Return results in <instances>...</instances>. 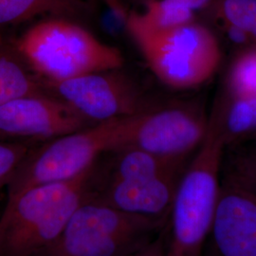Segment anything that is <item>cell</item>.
Masks as SVG:
<instances>
[{
	"mask_svg": "<svg viewBox=\"0 0 256 256\" xmlns=\"http://www.w3.org/2000/svg\"><path fill=\"white\" fill-rule=\"evenodd\" d=\"M208 124L205 110L196 102L150 108L120 120L111 151L137 148L164 156L191 158L206 137Z\"/></svg>",
	"mask_w": 256,
	"mask_h": 256,
	"instance_id": "52a82bcc",
	"label": "cell"
},
{
	"mask_svg": "<svg viewBox=\"0 0 256 256\" xmlns=\"http://www.w3.org/2000/svg\"><path fill=\"white\" fill-rule=\"evenodd\" d=\"M1 188H2V187H0V190H1Z\"/></svg>",
	"mask_w": 256,
	"mask_h": 256,
	"instance_id": "484cf974",
	"label": "cell"
},
{
	"mask_svg": "<svg viewBox=\"0 0 256 256\" xmlns=\"http://www.w3.org/2000/svg\"><path fill=\"white\" fill-rule=\"evenodd\" d=\"M46 93L43 81L27 70L18 54L0 50V106L19 97Z\"/></svg>",
	"mask_w": 256,
	"mask_h": 256,
	"instance_id": "9a60e30c",
	"label": "cell"
},
{
	"mask_svg": "<svg viewBox=\"0 0 256 256\" xmlns=\"http://www.w3.org/2000/svg\"><path fill=\"white\" fill-rule=\"evenodd\" d=\"M16 52L46 82H60L84 74L120 70L124 58L74 20L48 18L19 37Z\"/></svg>",
	"mask_w": 256,
	"mask_h": 256,
	"instance_id": "3957f363",
	"label": "cell"
},
{
	"mask_svg": "<svg viewBox=\"0 0 256 256\" xmlns=\"http://www.w3.org/2000/svg\"><path fill=\"white\" fill-rule=\"evenodd\" d=\"M124 24L152 72L172 88H198L210 80L220 66L218 39L203 21L154 30L144 25L136 12H131Z\"/></svg>",
	"mask_w": 256,
	"mask_h": 256,
	"instance_id": "277c9868",
	"label": "cell"
},
{
	"mask_svg": "<svg viewBox=\"0 0 256 256\" xmlns=\"http://www.w3.org/2000/svg\"><path fill=\"white\" fill-rule=\"evenodd\" d=\"M120 119L95 124L32 148L10 178L8 198L48 183L74 180L113 148Z\"/></svg>",
	"mask_w": 256,
	"mask_h": 256,
	"instance_id": "8992f818",
	"label": "cell"
},
{
	"mask_svg": "<svg viewBox=\"0 0 256 256\" xmlns=\"http://www.w3.org/2000/svg\"><path fill=\"white\" fill-rule=\"evenodd\" d=\"M221 180L232 183L256 196V146L230 153L222 160Z\"/></svg>",
	"mask_w": 256,
	"mask_h": 256,
	"instance_id": "e0dca14e",
	"label": "cell"
},
{
	"mask_svg": "<svg viewBox=\"0 0 256 256\" xmlns=\"http://www.w3.org/2000/svg\"><path fill=\"white\" fill-rule=\"evenodd\" d=\"M90 9V0H0V27L22 23L39 16L74 20Z\"/></svg>",
	"mask_w": 256,
	"mask_h": 256,
	"instance_id": "4fadbf2b",
	"label": "cell"
},
{
	"mask_svg": "<svg viewBox=\"0 0 256 256\" xmlns=\"http://www.w3.org/2000/svg\"><path fill=\"white\" fill-rule=\"evenodd\" d=\"M214 24L220 26L221 32L224 34V36L226 37L230 43L236 48V50L245 46L256 45L252 38L240 28L225 21H216Z\"/></svg>",
	"mask_w": 256,
	"mask_h": 256,
	"instance_id": "44dd1931",
	"label": "cell"
},
{
	"mask_svg": "<svg viewBox=\"0 0 256 256\" xmlns=\"http://www.w3.org/2000/svg\"><path fill=\"white\" fill-rule=\"evenodd\" d=\"M224 93L229 97H256V45L238 50L229 66Z\"/></svg>",
	"mask_w": 256,
	"mask_h": 256,
	"instance_id": "2e32d148",
	"label": "cell"
},
{
	"mask_svg": "<svg viewBox=\"0 0 256 256\" xmlns=\"http://www.w3.org/2000/svg\"><path fill=\"white\" fill-rule=\"evenodd\" d=\"M225 142L214 104L206 137L178 184L164 228L166 256H202L220 196Z\"/></svg>",
	"mask_w": 256,
	"mask_h": 256,
	"instance_id": "6da1fadb",
	"label": "cell"
},
{
	"mask_svg": "<svg viewBox=\"0 0 256 256\" xmlns=\"http://www.w3.org/2000/svg\"><path fill=\"white\" fill-rule=\"evenodd\" d=\"M225 147L256 134V97H229L224 92L214 102Z\"/></svg>",
	"mask_w": 256,
	"mask_h": 256,
	"instance_id": "5bb4252c",
	"label": "cell"
},
{
	"mask_svg": "<svg viewBox=\"0 0 256 256\" xmlns=\"http://www.w3.org/2000/svg\"><path fill=\"white\" fill-rule=\"evenodd\" d=\"M111 153L114 156L104 170L95 162L88 192L108 183L182 173L192 158L164 156L137 148L119 149Z\"/></svg>",
	"mask_w": 256,
	"mask_h": 256,
	"instance_id": "7c38bea8",
	"label": "cell"
},
{
	"mask_svg": "<svg viewBox=\"0 0 256 256\" xmlns=\"http://www.w3.org/2000/svg\"><path fill=\"white\" fill-rule=\"evenodd\" d=\"M93 124L66 102L46 93L19 97L0 106V138L52 140Z\"/></svg>",
	"mask_w": 256,
	"mask_h": 256,
	"instance_id": "9c48e42d",
	"label": "cell"
},
{
	"mask_svg": "<svg viewBox=\"0 0 256 256\" xmlns=\"http://www.w3.org/2000/svg\"><path fill=\"white\" fill-rule=\"evenodd\" d=\"M128 256H166L164 229L153 241Z\"/></svg>",
	"mask_w": 256,
	"mask_h": 256,
	"instance_id": "7402d4cb",
	"label": "cell"
},
{
	"mask_svg": "<svg viewBox=\"0 0 256 256\" xmlns=\"http://www.w3.org/2000/svg\"><path fill=\"white\" fill-rule=\"evenodd\" d=\"M43 84L46 92L93 124L133 116L152 108L135 84L119 70Z\"/></svg>",
	"mask_w": 256,
	"mask_h": 256,
	"instance_id": "ba28073f",
	"label": "cell"
},
{
	"mask_svg": "<svg viewBox=\"0 0 256 256\" xmlns=\"http://www.w3.org/2000/svg\"><path fill=\"white\" fill-rule=\"evenodd\" d=\"M93 166L74 180L38 185L8 198L0 218V256L45 252L86 200Z\"/></svg>",
	"mask_w": 256,
	"mask_h": 256,
	"instance_id": "7a4b0ae2",
	"label": "cell"
},
{
	"mask_svg": "<svg viewBox=\"0 0 256 256\" xmlns=\"http://www.w3.org/2000/svg\"><path fill=\"white\" fill-rule=\"evenodd\" d=\"M166 222L84 200L39 256H128L153 241Z\"/></svg>",
	"mask_w": 256,
	"mask_h": 256,
	"instance_id": "5b68a950",
	"label": "cell"
},
{
	"mask_svg": "<svg viewBox=\"0 0 256 256\" xmlns=\"http://www.w3.org/2000/svg\"><path fill=\"white\" fill-rule=\"evenodd\" d=\"M4 186V184H2V183H0V187H3Z\"/></svg>",
	"mask_w": 256,
	"mask_h": 256,
	"instance_id": "d4e9b609",
	"label": "cell"
},
{
	"mask_svg": "<svg viewBox=\"0 0 256 256\" xmlns=\"http://www.w3.org/2000/svg\"><path fill=\"white\" fill-rule=\"evenodd\" d=\"M182 173L108 183L88 191L86 200L101 203L130 214L168 218Z\"/></svg>",
	"mask_w": 256,
	"mask_h": 256,
	"instance_id": "8fae6325",
	"label": "cell"
},
{
	"mask_svg": "<svg viewBox=\"0 0 256 256\" xmlns=\"http://www.w3.org/2000/svg\"><path fill=\"white\" fill-rule=\"evenodd\" d=\"M216 21L240 28L256 45V0H221L212 23Z\"/></svg>",
	"mask_w": 256,
	"mask_h": 256,
	"instance_id": "ac0fdd59",
	"label": "cell"
},
{
	"mask_svg": "<svg viewBox=\"0 0 256 256\" xmlns=\"http://www.w3.org/2000/svg\"><path fill=\"white\" fill-rule=\"evenodd\" d=\"M110 9L112 10L116 14H118L120 18L124 21V19L126 18L128 16V12L126 10L124 5H122V3H120L118 0H102Z\"/></svg>",
	"mask_w": 256,
	"mask_h": 256,
	"instance_id": "603a6c76",
	"label": "cell"
},
{
	"mask_svg": "<svg viewBox=\"0 0 256 256\" xmlns=\"http://www.w3.org/2000/svg\"><path fill=\"white\" fill-rule=\"evenodd\" d=\"M32 148L28 144L0 142V183L7 184Z\"/></svg>",
	"mask_w": 256,
	"mask_h": 256,
	"instance_id": "d6986e66",
	"label": "cell"
},
{
	"mask_svg": "<svg viewBox=\"0 0 256 256\" xmlns=\"http://www.w3.org/2000/svg\"><path fill=\"white\" fill-rule=\"evenodd\" d=\"M202 256H256V196L221 180Z\"/></svg>",
	"mask_w": 256,
	"mask_h": 256,
	"instance_id": "30bf717a",
	"label": "cell"
},
{
	"mask_svg": "<svg viewBox=\"0 0 256 256\" xmlns=\"http://www.w3.org/2000/svg\"><path fill=\"white\" fill-rule=\"evenodd\" d=\"M119 1L120 3H122V5H124V0H118Z\"/></svg>",
	"mask_w": 256,
	"mask_h": 256,
	"instance_id": "cb8c5ba5",
	"label": "cell"
},
{
	"mask_svg": "<svg viewBox=\"0 0 256 256\" xmlns=\"http://www.w3.org/2000/svg\"><path fill=\"white\" fill-rule=\"evenodd\" d=\"M176 5L194 12L200 21L212 22L221 0H169Z\"/></svg>",
	"mask_w": 256,
	"mask_h": 256,
	"instance_id": "ffe728a7",
	"label": "cell"
}]
</instances>
